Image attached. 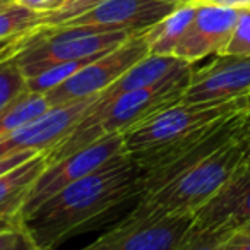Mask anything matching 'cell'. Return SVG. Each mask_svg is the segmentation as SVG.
Wrapping results in <instances>:
<instances>
[{
    "label": "cell",
    "mask_w": 250,
    "mask_h": 250,
    "mask_svg": "<svg viewBox=\"0 0 250 250\" xmlns=\"http://www.w3.org/2000/svg\"><path fill=\"white\" fill-rule=\"evenodd\" d=\"M143 194L139 168L127 158L62 188L22 219L21 226L38 250H55Z\"/></svg>",
    "instance_id": "obj_1"
},
{
    "label": "cell",
    "mask_w": 250,
    "mask_h": 250,
    "mask_svg": "<svg viewBox=\"0 0 250 250\" xmlns=\"http://www.w3.org/2000/svg\"><path fill=\"white\" fill-rule=\"evenodd\" d=\"M192 72L194 63H188L151 86L127 91L108 103L100 104L94 101L89 111L76 125V129L55 149L46 153L48 163L69 156L104 136L125 134L158 111L180 103L190 83Z\"/></svg>",
    "instance_id": "obj_2"
},
{
    "label": "cell",
    "mask_w": 250,
    "mask_h": 250,
    "mask_svg": "<svg viewBox=\"0 0 250 250\" xmlns=\"http://www.w3.org/2000/svg\"><path fill=\"white\" fill-rule=\"evenodd\" d=\"M240 134L242 130L163 187L144 194L132 211L141 214H195L225 187L245 158Z\"/></svg>",
    "instance_id": "obj_3"
},
{
    "label": "cell",
    "mask_w": 250,
    "mask_h": 250,
    "mask_svg": "<svg viewBox=\"0 0 250 250\" xmlns=\"http://www.w3.org/2000/svg\"><path fill=\"white\" fill-rule=\"evenodd\" d=\"M130 36L127 31H103L98 28H38L26 35L16 60L24 76L31 77L57 63L96 59Z\"/></svg>",
    "instance_id": "obj_4"
},
{
    "label": "cell",
    "mask_w": 250,
    "mask_h": 250,
    "mask_svg": "<svg viewBox=\"0 0 250 250\" xmlns=\"http://www.w3.org/2000/svg\"><path fill=\"white\" fill-rule=\"evenodd\" d=\"M247 118V110L231 117L221 118L204 129L153 153L130 156V161L139 168L144 194L163 187L167 182L180 175L192 165L201 161L212 151L221 147L229 139L238 136ZM143 194V195H144Z\"/></svg>",
    "instance_id": "obj_5"
},
{
    "label": "cell",
    "mask_w": 250,
    "mask_h": 250,
    "mask_svg": "<svg viewBox=\"0 0 250 250\" xmlns=\"http://www.w3.org/2000/svg\"><path fill=\"white\" fill-rule=\"evenodd\" d=\"M243 110H247V98L228 101V103H185V101H180V103L158 111L146 122L122 134L125 151L130 158L163 149V147L204 129L221 118L231 117Z\"/></svg>",
    "instance_id": "obj_6"
},
{
    "label": "cell",
    "mask_w": 250,
    "mask_h": 250,
    "mask_svg": "<svg viewBox=\"0 0 250 250\" xmlns=\"http://www.w3.org/2000/svg\"><path fill=\"white\" fill-rule=\"evenodd\" d=\"M127 158L129 154L125 151L124 136L110 134V136H104L87 144L83 149L76 151L69 156L48 163L26 199V204L21 212V223L31 212H35L43 202L59 194L62 188L69 187L70 184L87 177V175L103 170V168L120 163Z\"/></svg>",
    "instance_id": "obj_7"
},
{
    "label": "cell",
    "mask_w": 250,
    "mask_h": 250,
    "mask_svg": "<svg viewBox=\"0 0 250 250\" xmlns=\"http://www.w3.org/2000/svg\"><path fill=\"white\" fill-rule=\"evenodd\" d=\"M194 214H141L130 211L84 250H178Z\"/></svg>",
    "instance_id": "obj_8"
},
{
    "label": "cell",
    "mask_w": 250,
    "mask_h": 250,
    "mask_svg": "<svg viewBox=\"0 0 250 250\" xmlns=\"http://www.w3.org/2000/svg\"><path fill=\"white\" fill-rule=\"evenodd\" d=\"M147 55H149V46H147L144 35L143 33L132 35L117 48L91 60L70 79L50 91L46 94L50 106L69 104L103 93L108 86L120 79L130 67H134Z\"/></svg>",
    "instance_id": "obj_9"
},
{
    "label": "cell",
    "mask_w": 250,
    "mask_h": 250,
    "mask_svg": "<svg viewBox=\"0 0 250 250\" xmlns=\"http://www.w3.org/2000/svg\"><path fill=\"white\" fill-rule=\"evenodd\" d=\"M96 96L74 101L69 104H60V106H50L38 118L0 141V158L22 153V151L50 153L52 149H55L89 111V108L96 101Z\"/></svg>",
    "instance_id": "obj_10"
},
{
    "label": "cell",
    "mask_w": 250,
    "mask_h": 250,
    "mask_svg": "<svg viewBox=\"0 0 250 250\" xmlns=\"http://www.w3.org/2000/svg\"><path fill=\"white\" fill-rule=\"evenodd\" d=\"M250 94V57L216 55L212 62L194 69L185 89V103H228Z\"/></svg>",
    "instance_id": "obj_11"
},
{
    "label": "cell",
    "mask_w": 250,
    "mask_h": 250,
    "mask_svg": "<svg viewBox=\"0 0 250 250\" xmlns=\"http://www.w3.org/2000/svg\"><path fill=\"white\" fill-rule=\"evenodd\" d=\"M178 5L168 0H106L96 9L59 28H98L103 31L144 33Z\"/></svg>",
    "instance_id": "obj_12"
},
{
    "label": "cell",
    "mask_w": 250,
    "mask_h": 250,
    "mask_svg": "<svg viewBox=\"0 0 250 250\" xmlns=\"http://www.w3.org/2000/svg\"><path fill=\"white\" fill-rule=\"evenodd\" d=\"M236 9L199 4L190 26L175 50V57L195 63L209 55H221L240 18Z\"/></svg>",
    "instance_id": "obj_13"
},
{
    "label": "cell",
    "mask_w": 250,
    "mask_h": 250,
    "mask_svg": "<svg viewBox=\"0 0 250 250\" xmlns=\"http://www.w3.org/2000/svg\"><path fill=\"white\" fill-rule=\"evenodd\" d=\"M46 165V153H36L28 161L0 175V218L21 223L26 199Z\"/></svg>",
    "instance_id": "obj_14"
},
{
    "label": "cell",
    "mask_w": 250,
    "mask_h": 250,
    "mask_svg": "<svg viewBox=\"0 0 250 250\" xmlns=\"http://www.w3.org/2000/svg\"><path fill=\"white\" fill-rule=\"evenodd\" d=\"M197 5H178L171 14L143 33L151 55H175L178 43L195 16Z\"/></svg>",
    "instance_id": "obj_15"
},
{
    "label": "cell",
    "mask_w": 250,
    "mask_h": 250,
    "mask_svg": "<svg viewBox=\"0 0 250 250\" xmlns=\"http://www.w3.org/2000/svg\"><path fill=\"white\" fill-rule=\"evenodd\" d=\"M50 108L46 94L28 93L0 113V141L14 134L26 124L38 118Z\"/></svg>",
    "instance_id": "obj_16"
},
{
    "label": "cell",
    "mask_w": 250,
    "mask_h": 250,
    "mask_svg": "<svg viewBox=\"0 0 250 250\" xmlns=\"http://www.w3.org/2000/svg\"><path fill=\"white\" fill-rule=\"evenodd\" d=\"M42 18L43 14L40 12L24 7L18 2H11L0 9V42L33 33L42 26Z\"/></svg>",
    "instance_id": "obj_17"
},
{
    "label": "cell",
    "mask_w": 250,
    "mask_h": 250,
    "mask_svg": "<svg viewBox=\"0 0 250 250\" xmlns=\"http://www.w3.org/2000/svg\"><path fill=\"white\" fill-rule=\"evenodd\" d=\"M28 93V77L16 60V53L0 60V113Z\"/></svg>",
    "instance_id": "obj_18"
},
{
    "label": "cell",
    "mask_w": 250,
    "mask_h": 250,
    "mask_svg": "<svg viewBox=\"0 0 250 250\" xmlns=\"http://www.w3.org/2000/svg\"><path fill=\"white\" fill-rule=\"evenodd\" d=\"M91 60H94V59L72 60V62H63V63L52 65L50 69L43 70V72L36 74V76L28 77V91H31V93H40V94H48L50 91H53L55 87H59L60 84L65 83L67 79H70L76 72H79V70L83 69L84 65H87Z\"/></svg>",
    "instance_id": "obj_19"
},
{
    "label": "cell",
    "mask_w": 250,
    "mask_h": 250,
    "mask_svg": "<svg viewBox=\"0 0 250 250\" xmlns=\"http://www.w3.org/2000/svg\"><path fill=\"white\" fill-rule=\"evenodd\" d=\"M106 0H65L62 5H59L53 11L43 14L42 26L40 28H59L67 24L72 19L86 14V12L96 9L98 5L104 4Z\"/></svg>",
    "instance_id": "obj_20"
},
{
    "label": "cell",
    "mask_w": 250,
    "mask_h": 250,
    "mask_svg": "<svg viewBox=\"0 0 250 250\" xmlns=\"http://www.w3.org/2000/svg\"><path fill=\"white\" fill-rule=\"evenodd\" d=\"M233 229L221 228V229H208V231H188L184 243L178 250H219L226 236Z\"/></svg>",
    "instance_id": "obj_21"
},
{
    "label": "cell",
    "mask_w": 250,
    "mask_h": 250,
    "mask_svg": "<svg viewBox=\"0 0 250 250\" xmlns=\"http://www.w3.org/2000/svg\"><path fill=\"white\" fill-rule=\"evenodd\" d=\"M221 55H243L250 57V9L240 12L228 45Z\"/></svg>",
    "instance_id": "obj_22"
},
{
    "label": "cell",
    "mask_w": 250,
    "mask_h": 250,
    "mask_svg": "<svg viewBox=\"0 0 250 250\" xmlns=\"http://www.w3.org/2000/svg\"><path fill=\"white\" fill-rule=\"evenodd\" d=\"M0 250H38L21 225L0 229Z\"/></svg>",
    "instance_id": "obj_23"
},
{
    "label": "cell",
    "mask_w": 250,
    "mask_h": 250,
    "mask_svg": "<svg viewBox=\"0 0 250 250\" xmlns=\"http://www.w3.org/2000/svg\"><path fill=\"white\" fill-rule=\"evenodd\" d=\"M249 221H250V185L245 188V192L240 195L238 201L233 206V209L229 211L228 219H226V228L236 229Z\"/></svg>",
    "instance_id": "obj_24"
},
{
    "label": "cell",
    "mask_w": 250,
    "mask_h": 250,
    "mask_svg": "<svg viewBox=\"0 0 250 250\" xmlns=\"http://www.w3.org/2000/svg\"><path fill=\"white\" fill-rule=\"evenodd\" d=\"M219 250H250V231L242 228L233 229Z\"/></svg>",
    "instance_id": "obj_25"
},
{
    "label": "cell",
    "mask_w": 250,
    "mask_h": 250,
    "mask_svg": "<svg viewBox=\"0 0 250 250\" xmlns=\"http://www.w3.org/2000/svg\"><path fill=\"white\" fill-rule=\"evenodd\" d=\"M36 153H38V151H22V153H16V154H11V156L0 158V175H4L5 171L12 170V168H16L18 165L28 161L29 158L35 156Z\"/></svg>",
    "instance_id": "obj_26"
},
{
    "label": "cell",
    "mask_w": 250,
    "mask_h": 250,
    "mask_svg": "<svg viewBox=\"0 0 250 250\" xmlns=\"http://www.w3.org/2000/svg\"><path fill=\"white\" fill-rule=\"evenodd\" d=\"M16 2L28 9H33V11L40 12V14H46V12L53 11V9H57L59 5H62L65 0H16Z\"/></svg>",
    "instance_id": "obj_27"
},
{
    "label": "cell",
    "mask_w": 250,
    "mask_h": 250,
    "mask_svg": "<svg viewBox=\"0 0 250 250\" xmlns=\"http://www.w3.org/2000/svg\"><path fill=\"white\" fill-rule=\"evenodd\" d=\"M24 38H26V35L19 36V38L7 40V42H0V60H4V59H7V57L14 55V53H18L19 50H21Z\"/></svg>",
    "instance_id": "obj_28"
},
{
    "label": "cell",
    "mask_w": 250,
    "mask_h": 250,
    "mask_svg": "<svg viewBox=\"0 0 250 250\" xmlns=\"http://www.w3.org/2000/svg\"><path fill=\"white\" fill-rule=\"evenodd\" d=\"M202 4L229 7V9H236V11H247V9H250V0H204Z\"/></svg>",
    "instance_id": "obj_29"
},
{
    "label": "cell",
    "mask_w": 250,
    "mask_h": 250,
    "mask_svg": "<svg viewBox=\"0 0 250 250\" xmlns=\"http://www.w3.org/2000/svg\"><path fill=\"white\" fill-rule=\"evenodd\" d=\"M242 143H243V147H245V158L250 160V118H245V124L242 127Z\"/></svg>",
    "instance_id": "obj_30"
},
{
    "label": "cell",
    "mask_w": 250,
    "mask_h": 250,
    "mask_svg": "<svg viewBox=\"0 0 250 250\" xmlns=\"http://www.w3.org/2000/svg\"><path fill=\"white\" fill-rule=\"evenodd\" d=\"M168 2H171L175 5H199L204 0H168Z\"/></svg>",
    "instance_id": "obj_31"
},
{
    "label": "cell",
    "mask_w": 250,
    "mask_h": 250,
    "mask_svg": "<svg viewBox=\"0 0 250 250\" xmlns=\"http://www.w3.org/2000/svg\"><path fill=\"white\" fill-rule=\"evenodd\" d=\"M21 223L18 221H12V219H2L0 218V229H7V228H12V226H18Z\"/></svg>",
    "instance_id": "obj_32"
},
{
    "label": "cell",
    "mask_w": 250,
    "mask_h": 250,
    "mask_svg": "<svg viewBox=\"0 0 250 250\" xmlns=\"http://www.w3.org/2000/svg\"><path fill=\"white\" fill-rule=\"evenodd\" d=\"M247 118H250V94L247 96Z\"/></svg>",
    "instance_id": "obj_33"
},
{
    "label": "cell",
    "mask_w": 250,
    "mask_h": 250,
    "mask_svg": "<svg viewBox=\"0 0 250 250\" xmlns=\"http://www.w3.org/2000/svg\"><path fill=\"white\" fill-rule=\"evenodd\" d=\"M11 2H16V0H4V2H0V9L5 7V5H9Z\"/></svg>",
    "instance_id": "obj_34"
},
{
    "label": "cell",
    "mask_w": 250,
    "mask_h": 250,
    "mask_svg": "<svg viewBox=\"0 0 250 250\" xmlns=\"http://www.w3.org/2000/svg\"><path fill=\"white\" fill-rule=\"evenodd\" d=\"M240 228H242V229H247V231H250V221H249V223H245V225H242Z\"/></svg>",
    "instance_id": "obj_35"
},
{
    "label": "cell",
    "mask_w": 250,
    "mask_h": 250,
    "mask_svg": "<svg viewBox=\"0 0 250 250\" xmlns=\"http://www.w3.org/2000/svg\"><path fill=\"white\" fill-rule=\"evenodd\" d=\"M0 2H4V0H0Z\"/></svg>",
    "instance_id": "obj_36"
},
{
    "label": "cell",
    "mask_w": 250,
    "mask_h": 250,
    "mask_svg": "<svg viewBox=\"0 0 250 250\" xmlns=\"http://www.w3.org/2000/svg\"><path fill=\"white\" fill-rule=\"evenodd\" d=\"M55 250H57V249H55ZM81 250H84V249H81Z\"/></svg>",
    "instance_id": "obj_37"
}]
</instances>
